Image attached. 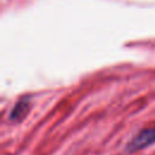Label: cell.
Here are the masks:
<instances>
[{"label": "cell", "instance_id": "1", "mask_svg": "<svg viewBox=\"0 0 155 155\" xmlns=\"http://www.w3.org/2000/svg\"><path fill=\"white\" fill-rule=\"evenodd\" d=\"M153 144H155V126L139 131L134 137H132L128 140L125 149L127 153L131 154L142 150L144 148H148Z\"/></svg>", "mask_w": 155, "mask_h": 155}, {"label": "cell", "instance_id": "2", "mask_svg": "<svg viewBox=\"0 0 155 155\" xmlns=\"http://www.w3.org/2000/svg\"><path fill=\"white\" fill-rule=\"evenodd\" d=\"M29 104H30V97H27L25 96V97L18 99L16 102V104L13 105V108H12L8 117L12 121H16V122L22 121L27 116V114L29 111Z\"/></svg>", "mask_w": 155, "mask_h": 155}]
</instances>
